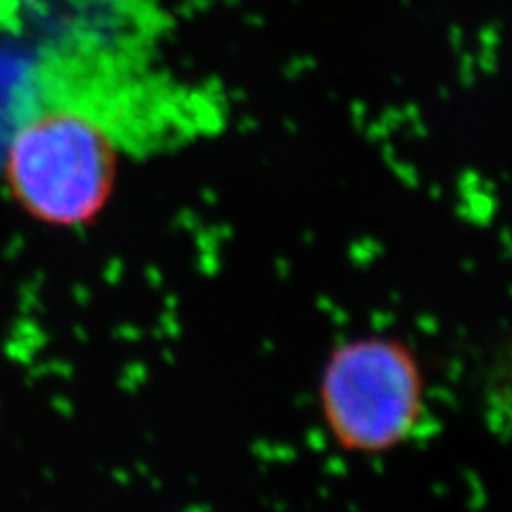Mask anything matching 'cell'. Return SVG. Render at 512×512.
I'll return each mask as SVG.
<instances>
[{
    "label": "cell",
    "instance_id": "obj_1",
    "mask_svg": "<svg viewBox=\"0 0 512 512\" xmlns=\"http://www.w3.org/2000/svg\"><path fill=\"white\" fill-rule=\"evenodd\" d=\"M331 442L348 455L382 457L438 431L419 352L389 333L335 344L316 387Z\"/></svg>",
    "mask_w": 512,
    "mask_h": 512
},
{
    "label": "cell",
    "instance_id": "obj_2",
    "mask_svg": "<svg viewBox=\"0 0 512 512\" xmlns=\"http://www.w3.org/2000/svg\"><path fill=\"white\" fill-rule=\"evenodd\" d=\"M118 141L90 111L56 105L26 122L7 152L15 201L41 222L75 227L99 216L116 186Z\"/></svg>",
    "mask_w": 512,
    "mask_h": 512
}]
</instances>
